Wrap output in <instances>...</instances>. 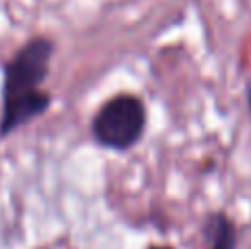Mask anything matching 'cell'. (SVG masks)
I'll use <instances>...</instances> for the list:
<instances>
[{"instance_id":"1","label":"cell","mask_w":251,"mask_h":249,"mask_svg":"<svg viewBox=\"0 0 251 249\" xmlns=\"http://www.w3.org/2000/svg\"><path fill=\"white\" fill-rule=\"evenodd\" d=\"M146 132V106L134 95H117L106 101L93 119L97 144L113 150H128Z\"/></svg>"},{"instance_id":"6","label":"cell","mask_w":251,"mask_h":249,"mask_svg":"<svg viewBox=\"0 0 251 249\" xmlns=\"http://www.w3.org/2000/svg\"><path fill=\"white\" fill-rule=\"evenodd\" d=\"M150 249H170V247H150Z\"/></svg>"},{"instance_id":"3","label":"cell","mask_w":251,"mask_h":249,"mask_svg":"<svg viewBox=\"0 0 251 249\" xmlns=\"http://www.w3.org/2000/svg\"><path fill=\"white\" fill-rule=\"evenodd\" d=\"M49 106V95L40 91H29L20 93L13 97H4V117H2V135L16 130L18 126H22L25 122L38 117L40 113H44Z\"/></svg>"},{"instance_id":"5","label":"cell","mask_w":251,"mask_h":249,"mask_svg":"<svg viewBox=\"0 0 251 249\" xmlns=\"http://www.w3.org/2000/svg\"><path fill=\"white\" fill-rule=\"evenodd\" d=\"M247 104H249V115H251V82L247 86Z\"/></svg>"},{"instance_id":"4","label":"cell","mask_w":251,"mask_h":249,"mask_svg":"<svg viewBox=\"0 0 251 249\" xmlns=\"http://www.w3.org/2000/svg\"><path fill=\"white\" fill-rule=\"evenodd\" d=\"M205 249H236V225L223 212H214L203 225Z\"/></svg>"},{"instance_id":"2","label":"cell","mask_w":251,"mask_h":249,"mask_svg":"<svg viewBox=\"0 0 251 249\" xmlns=\"http://www.w3.org/2000/svg\"><path fill=\"white\" fill-rule=\"evenodd\" d=\"M53 53V44L49 40H33L29 42L7 66L4 79V97H13L20 93L35 91L38 84L47 77L49 60Z\"/></svg>"}]
</instances>
